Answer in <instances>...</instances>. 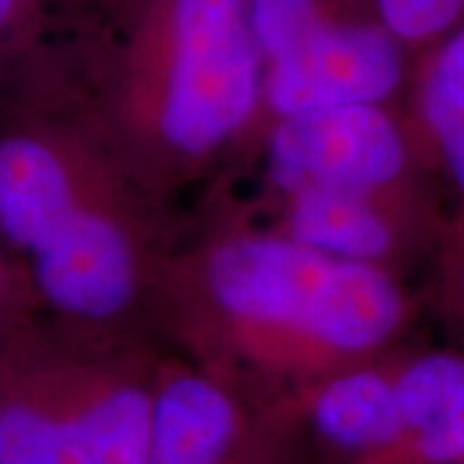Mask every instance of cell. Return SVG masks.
<instances>
[{"label":"cell","instance_id":"cell-1","mask_svg":"<svg viewBox=\"0 0 464 464\" xmlns=\"http://www.w3.org/2000/svg\"><path fill=\"white\" fill-rule=\"evenodd\" d=\"M215 299L235 317L366 356L398 335L411 302L387 266L335 258L292 237H240L207 264Z\"/></svg>","mask_w":464,"mask_h":464},{"label":"cell","instance_id":"cell-2","mask_svg":"<svg viewBox=\"0 0 464 464\" xmlns=\"http://www.w3.org/2000/svg\"><path fill=\"white\" fill-rule=\"evenodd\" d=\"M152 47L163 70L160 130L181 152L222 145L264 96L248 0H160Z\"/></svg>","mask_w":464,"mask_h":464},{"label":"cell","instance_id":"cell-3","mask_svg":"<svg viewBox=\"0 0 464 464\" xmlns=\"http://www.w3.org/2000/svg\"><path fill=\"white\" fill-rule=\"evenodd\" d=\"M155 390L0 369V464H145Z\"/></svg>","mask_w":464,"mask_h":464},{"label":"cell","instance_id":"cell-4","mask_svg":"<svg viewBox=\"0 0 464 464\" xmlns=\"http://www.w3.org/2000/svg\"><path fill=\"white\" fill-rule=\"evenodd\" d=\"M411 155V137L387 103L282 116L268 140L271 179L289 194L328 188L387 199L408 179Z\"/></svg>","mask_w":464,"mask_h":464},{"label":"cell","instance_id":"cell-5","mask_svg":"<svg viewBox=\"0 0 464 464\" xmlns=\"http://www.w3.org/2000/svg\"><path fill=\"white\" fill-rule=\"evenodd\" d=\"M65 155L42 134H0V237L29 268L67 248L91 217Z\"/></svg>","mask_w":464,"mask_h":464},{"label":"cell","instance_id":"cell-6","mask_svg":"<svg viewBox=\"0 0 464 464\" xmlns=\"http://www.w3.org/2000/svg\"><path fill=\"white\" fill-rule=\"evenodd\" d=\"M246 418L237 400L204 374L155 387L145 464H240Z\"/></svg>","mask_w":464,"mask_h":464},{"label":"cell","instance_id":"cell-7","mask_svg":"<svg viewBox=\"0 0 464 464\" xmlns=\"http://www.w3.org/2000/svg\"><path fill=\"white\" fill-rule=\"evenodd\" d=\"M400 441L384 464H464V353L423 351L392 366Z\"/></svg>","mask_w":464,"mask_h":464},{"label":"cell","instance_id":"cell-8","mask_svg":"<svg viewBox=\"0 0 464 464\" xmlns=\"http://www.w3.org/2000/svg\"><path fill=\"white\" fill-rule=\"evenodd\" d=\"M310 423L335 451L384 464L400 441L392 366L359 364L333 374L310 400Z\"/></svg>","mask_w":464,"mask_h":464},{"label":"cell","instance_id":"cell-9","mask_svg":"<svg viewBox=\"0 0 464 464\" xmlns=\"http://www.w3.org/2000/svg\"><path fill=\"white\" fill-rule=\"evenodd\" d=\"M289 237L346 261L380 264L395 253L400 232L384 199L310 188L292 194Z\"/></svg>","mask_w":464,"mask_h":464},{"label":"cell","instance_id":"cell-10","mask_svg":"<svg viewBox=\"0 0 464 464\" xmlns=\"http://www.w3.org/2000/svg\"><path fill=\"white\" fill-rule=\"evenodd\" d=\"M413 109L418 130L464 197V21L418 52Z\"/></svg>","mask_w":464,"mask_h":464},{"label":"cell","instance_id":"cell-11","mask_svg":"<svg viewBox=\"0 0 464 464\" xmlns=\"http://www.w3.org/2000/svg\"><path fill=\"white\" fill-rule=\"evenodd\" d=\"M374 5L413 57L464 21V0H374Z\"/></svg>","mask_w":464,"mask_h":464},{"label":"cell","instance_id":"cell-12","mask_svg":"<svg viewBox=\"0 0 464 464\" xmlns=\"http://www.w3.org/2000/svg\"><path fill=\"white\" fill-rule=\"evenodd\" d=\"M44 0H0V54L21 42L42 16Z\"/></svg>","mask_w":464,"mask_h":464},{"label":"cell","instance_id":"cell-13","mask_svg":"<svg viewBox=\"0 0 464 464\" xmlns=\"http://www.w3.org/2000/svg\"><path fill=\"white\" fill-rule=\"evenodd\" d=\"M3 299H5V271L0 266V304H3Z\"/></svg>","mask_w":464,"mask_h":464},{"label":"cell","instance_id":"cell-14","mask_svg":"<svg viewBox=\"0 0 464 464\" xmlns=\"http://www.w3.org/2000/svg\"><path fill=\"white\" fill-rule=\"evenodd\" d=\"M459 302H462V313H464V271H462V279H459Z\"/></svg>","mask_w":464,"mask_h":464}]
</instances>
